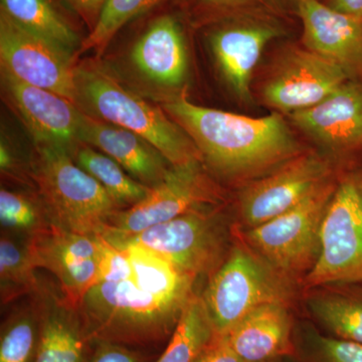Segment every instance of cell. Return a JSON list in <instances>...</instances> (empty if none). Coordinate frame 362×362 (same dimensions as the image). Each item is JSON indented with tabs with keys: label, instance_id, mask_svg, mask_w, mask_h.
Instances as JSON below:
<instances>
[{
	"label": "cell",
	"instance_id": "obj_22",
	"mask_svg": "<svg viewBox=\"0 0 362 362\" xmlns=\"http://www.w3.org/2000/svg\"><path fill=\"white\" fill-rule=\"evenodd\" d=\"M0 13L56 45L75 61L83 40L52 0H0Z\"/></svg>",
	"mask_w": 362,
	"mask_h": 362
},
{
	"label": "cell",
	"instance_id": "obj_13",
	"mask_svg": "<svg viewBox=\"0 0 362 362\" xmlns=\"http://www.w3.org/2000/svg\"><path fill=\"white\" fill-rule=\"evenodd\" d=\"M1 69L28 85L52 90L76 104L74 59L0 13Z\"/></svg>",
	"mask_w": 362,
	"mask_h": 362
},
{
	"label": "cell",
	"instance_id": "obj_36",
	"mask_svg": "<svg viewBox=\"0 0 362 362\" xmlns=\"http://www.w3.org/2000/svg\"><path fill=\"white\" fill-rule=\"evenodd\" d=\"M326 4L343 13L362 18V0H328Z\"/></svg>",
	"mask_w": 362,
	"mask_h": 362
},
{
	"label": "cell",
	"instance_id": "obj_28",
	"mask_svg": "<svg viewBox=\"0 0 362 362\" xmlns=\"http://www.w3.org/2000/svg\"><path fill=\"white\" fill-rule=\"evenodd\" d=\"M0 223L4 232L30 240L52 226L37 189L1 187Z\"/></svg>",
	"mask_w": 362,
	"mask_h": 362
},
{
	"label": "cell",
	"instance_id": "obj_8",
	"mask_svg": "<svg viewBox=\"0 0 362 362\" xmlns=\"http://www.w3.org/2000/svg\"><path fill=\"white\" fill-rule=\"evenodd\" d=\"M362 283V170L343 175L325 216L320 252L304 277L306 288Z\"/></svg>",
	"mask_w": 362,
	"mask_h": 362
},
{
	"label": "cell",
	"instance_id": "obj_16",
	"mask_svg": "<svg viewBox=\"0 0 362 362\" xmlns=\"http://www.w3.org/2000/svg\"><path fill=\"white\" fill-rule=\"evenodd\" d=\"M131 66L143 82L168 97L182 92L188 75L185 30L178 18L162 14L154 18L131 49ZM165 98V99H166Z\"/></svg>",
	"mask_w": 362,
	"mask_h": 362
},
{
	"label": "cell",
	"instance_id": "obj_17",
	"mask_svg": "<svg viewBox=\"0 0 362 362\" xmlns=\"http://www.w3.org/2000/svg\"><path fill=\"white\" fill-rule=\"evenodd\" d=\"M303 45L334 64L350 80L362 78V18L343 13L320 0H296Z\"/></svg>",
	"mask_w": 362,
	"mask_h": 362
},
{
	"label": "cell",
	"instance_id": "obj_21",
	"mask_svg": "<svg viewBox=\"0 0 362 362\" xmlns=\"http://www.w3.org/2000/svg\"><path fill=\"white\" fill-rule=\"evenodd\" d=\"M288 305L265 304L243 318L226 334L245 362H271L294 352L293 321Z\"/></svg>",
	"mask_w": 362,
	"mask_h": 362
},
{
	"label": "cell",
	"instance_id": "obj_20",
	"mask_svg": "<svg viewBox=\"0 0 362 362\" xmlns=\"http://www.w3.org/2000/svg\"><path fill=\"white\" fill-rule=\"evenodd\" d=\"M40 296L42 319L35 362H88L90 342L78 308L54 285L44 283Z\"/></svg>",
	"mask_w": 362,
	"mask_h": 362
},
{
	"label": "cell",
	"instance_id": "obj_6",
	"mask_svg": "<svg viewBox=\"0 0 362 362\" xmlns=\"http://www.w3.org/2000/svg\"><path fill=\"white\" fill-rule=\"evenodd\" d=\"M337 185L330 177L296 206L247 232L252 250L288 280L306 276L315 265L321 226Z\"/></svg>",
	"mask_w": 362,
	"mask_h": 362
},
{
	"label": "cell",
	"instance_id": "obj_2",
	"mask_svg": "<svg viewBox=\"0 0 362 362\" xmlns=\"http://www.w3.org/2000/svg\"><path fill=\"white\" fill-rule=\"evenodd\" d=\"M192 297L161 294L132 277L98 283L78 310L90 342L101 340L136 349L171 338Z\"/></svg>",
	"mask_w": 362,
	"mask_h": 362
},
{
	"label": "cell",
	"instance_id": "obj_10",
	"mask_svg": "<svg viewBox=\"0 0 362 362\" xmlns=\"http://www.w3.org/2000/svg\"><path fill=\"white\" fill-rule=\"evenodd\" d=\"M279 18L233 16L207 25V42L221 77L235 96L251 100L252 73L267 45L284 33Z\"/></svg>",
	"mask_w": 362,
	"mask_h": 362
},
{
	"label": "cell",
	"instance_id": "obj_26",
	"mask_svg": "<svg viewBox=\"0 0 362 362\" xmlns=\"http://www.w3.org/2000/svg\"><path fill=\"white\" fill-rule=\"evenodd\" d=\"M346 285V291L310 296L308 306L312 314L338 338L362 344V283Z\"/></svg>",
	"mask_w": 362,
	"mask_h": 362
},
{
	"label": "cell",
	"instance_id": "obj_1",
	"mask_svg": "<svg viewBox=\"0 0 362 362\" xmlns=\"http://www.w3.org/2000/svg\"><path fill=\"white\" fill-rule=\"evenodd\" d=\"M162 109L194 143L204 162L226 181L259 180L303 153L281 114L259 118L199 106L185 90Z\"/></svg>",
	"mask_w": 362,
	"mask_h": 362
},
{
	"label": "cell",
	"instance_id": "obj_7",
	"mask_svg": "<svg viewBox=\"0 0 362 362\" xmlns=\"http://www.w3.org/2000/svg\"><path fill=\"white\" fill-rule=\"evenodd\" d=\"M223 202V188L206 173L202 162L173 166L142 202L117 211L102 237L116 246L151 226L192 211L221 206Z\"/></svg>",
	"mask_w": 362,
	"mask_h": 362
},
{
	"label": "cell",
	"instance_id": "obj_3",
	"mask_svg": "<svg viewBox=\"0 0 362 362\" xmlns=\"http://www.w3.org/2000/svg\"><path fill=\"white\" fill-rule=\"evenodd\" d=\"M75 84L76 105L87 115L141 136L173 166L202 162L189 136L163 109L121 84L100 62L88 59L75 66Z\"/></svg>",
	"mask_w": 362,
	"mask_h": 362
},
{
	"label": "cell",
	"instance_id": "obj_34",
	"mask_svg": "<svg viewBox=\"0 0 362 362\" xmlns=\"http://www.w3.org/2000/svg\"><path fill=\"white\" fill-rule=\"evenodd\" d=\"M194 362H245L230 346L226 335H216Z\"/></svg>",
	"mask_w": 362,
	"mask_h": 362
},
{
	"label": "cell",
	"instance_id": "obj_31",
	"mask_svg": "<svg viewBox=\"0 0 362 362\" xmlns=\"http://www.w3.org/2000/svg\"><path fill=\"white\" fill-rule=\"evenodd\" d=\"M307 349L312 362H362V344L310 332Z\"/></svg>",
	"mask_w": 362,
	"mask_h": 362
},
{
	"label": "cell",
	"instance_id": "obj_18",
	"mask_svg": "<svg viewBox=\"0 0 362 362\" xmlns=\"http://www.w3.org/2000/svg\"><path fill=\"white\" fill-rule=\"evenodd\" d=\"M289 116L298 129L326 148H362V83L347 81L320 103Z\"/></svg>",
	"mask_w": 362,
	"mask_h": 362
},
{
	"label": "cell",
	"instance_id": "obj_15",
	"mask_svg": "<svg viewBox=\"0 0 362 362\" xmlns=\"http://www.w3.org/2000/svg\"><path fill=\"white\" fill-rule=\"evenodd\" d=\"M1 85L7 103L30 131L35 144L74 150L83 144L80 126L83 112L66 98L28 85L1 69Z\"/></svg>",
	"mask_w": 362,
	"mask_h": 362
},
{
	"label": "cell",
	"instance_id": "obj_32",
	"mask_svg": "<svg viewBox=\"0 0 362 362\" xmlns=\"http://www.w3.org/2000/svg\"><path fill=\"white\" fill-rule=\"evenodd\" d=\"M99 282H118L133 277L132 266L127 254L100 235Z\"/></svg>",
	"mask_w": 362,
	"mask_h": 362
},
{
	"label": "cell",
	"instance_id": "obj_25",
	"mask_svg": "<svg viewBox=\"0 0 362 362\" xmlns=\"http://www.w3.org/2000/svg\"><path fill=\"white\" fill-rule=\"evenodd\" d=\"M76 163L106 190L118 211L142 202L151 187L131 177L116 161L89 145L81 144L71 154Z\"/></svg>",
	"mask_w": 362,
	"mask_h": 362
},
{
	"label": "cell",
	"instance_id": "obj_11",
	"mask_svg": "<svg viewBox=\"0 0 362 362\" xmlns=\"http://www.w3.org/2000/svg\"><path fill=\"white\" fill-rule=\"evenodd\" d=\"M350 78L337 65L306 47L281 54L262 89L264 102L291 114L320 103Z\"/></svg>",
	"mask_w": 362,
	"mask_h": 362
},
{
	"label": "cell",
	"instance_id": "obj_19",
	"mask_svg": "<svg viewBox=\"0 0 362 362\" xmlns=\"http://www.w3.org/2000/svg\"><path fill=\"white\" fill-rule=\"evenodd\" d=\"M80 140L83 144L110 157L131 177L148 187L158 185L173 168L158 149L141 136L93 118L84 112L81 120Z\"/></svg>",
	"mask_w": 362,
	"mask_h": 362
},
{
	"label": "cell",
	"instance_id": "obj_27",
	"mask_svg": "<svg viewBox=\"0 0 362 362\" xmlns=\"http://www.w3.org/2000/svg\"><path fill=\"white\" fill-rule=\"evenodd\" d=\"M216 335L202 298L195 293L156 362H194Z\"/></svg>",
	"mask_w": 362,
	"mask_h": 362
},
{
	"label": "cell",
	"instance_id": "obj_30",
	"mask_svg": "<svg viewBox=\"0 0 362 362\" xmlns=\"http://www.w3.org/2000/svg\"><path fill=\"white\" fill-rule=\"evenodd\" d=\"M295 4L296 0H187V9L194 25L207 26L247 14L279 18Z\"/></svg>",
	"mask_w": 362,
	"mask_h": 362
},
{
	"label": "cell",
	"instance_id": "obj_4",
	"mask_svg": "<svg viewBox=\"0 0 362 362\" xmlns=\"http://www.w3.org/2000/svg\"><path fill=\"white\" fill-rule=\"evenodd\" d=\"M35 147L30 161L33 180L52 225L69 232L103 235L118 211L106 190L66 149Z\"/></svg>",
	"mask_w": 362,
	"mask_h": 362
},
{
	"label": "cell",
	"instance_id": "obj_29",
	"mask_svg": "<svg viewBox=\"0 0 362 362\" xmlns=\"http://www.w3.org/2000/svg\"><path fill=\"white\" fill-rule=\"evenodd\" d=\"M162 0H107L99 20L83 40L76 57L94 52L101 56L114 37L131 21L153 8Z\"/></svg>",
	"mask_w": 362,
	"mask_h": 362
},
{
	"label": "cell",
	"instance_id": "obj_9",
	"mask_svg": "<svg viewBox=\"0 0 362 362\" xmlns=\"http://www.w3.org/2000/svg\"><path fill=\"white\" fill-rule=\"evenodd\" d=\"M220 207L182 214L151 226L115 247L140 245L195 278L206 275L211 277L230 250L226 226L218 214Z\"/></svg>",
	"mask_w": 362,
	"mask_h": 362
},
{
	"label": "cell",
	"instance_id": "obj_14",
	"mask_svg": "<svg viewBox=\"0 0 362 362\" xmlns=\"http://www.w3.org/2000/svg\"><path fill=\"white\" fill-rule=\"evenodd\" d=\"M329 178L327 162L303 152L243 189L240 216L250 228L265 223L296 206Z\"/></svg>",
	"mask_w": 362,
	"mask_h": 362
},
{
	"label": "cell",
	"instance_id": "obj_12",
	"mask_svg": "<svg viewBox=\"0 0 362 362\" xmlns=\"http://www.w3.org/2000/svg\"><path fill=\"white\" fill-rule=\"evenodd\" d=\"M28 247L35 268L52 273L64 299L75 308L99 282L100 235L52 225L28 240Z\"/></svg>",
	"mask_w": 362,
	"mask_h": 362
},
{
	"label": "cell",
	"instance_id": "obj_35",
	"mask_svg": "<svg viewBox=\"0 0 362 362\" xmlns=\"http://www.w3.org/2000/svg\"><path fill=\"white\" fill-rule=\"evenodd\" d=\"M73 13L87 25L90 30H93L99 20L100 14L103 11L107 0H62Z\"/></svg>",
	"mask_w": 362,
	"mask_h": 362
},
{
	"label": "cell",
	"instance_id": "obj_5",
	"mask_svg": "<svg viewBox=\"0 0 362 362\" xmlns=\"http://www.w3.org/2000/svg\"><path fill=\"white\" fill-rule=\"evenodd\" d=\"M202 301L216 335H226L252 310L265 304L289 305L288 279L255 251L235 244L209 277Z\"/></svg>",
	"mask_w": 362,
	"mask_h": 362
},
{
	"label": "cell",
	"instance_id": "obj_33",
	"mask_svg": "<svg viewBox=\"0 0 362 362\" xmlns=\"http://www.w3.org/2000/svg\"><path fill=\"white\" fill-rule=\"evenodd\" d=\"M151 357L134 347L109 341L90 342L88 362H150Z\"/></svg>",
	"mask_w": 362,
	"mask_h": 362
},
{
	"label": "cell",
	"instance_id": "obj_23",
	"mask_svg": "<svg viewBox=\"0 0 362 362\" xmlns=\"http://www.w3.org/2000/svg\"><path fill=\"white\" fill-rule=\"evenodd\" d=\"M40 291L9 306L0 331V362H35L42 319Z\"/></svg>",
	"mask_w": 362,
	"mask_h": 362
},
{
	"label": "cell",
	"instance_id": "obj_24",
	"mask_svg": "<svg viewBox=\"0 0 362 362\" xmlns=\"http://www.w3.org/2000/svg\"><path fill=\"white\" fill-rule=\"evenodd\" d=\"M37 270L30 259L28 240L1 230L0 300L2 308L42 290L44 282L37 277Z\"/></svg>",
	"mask_w": 362,
	"mask_h": 362
}]
</instances>
